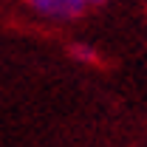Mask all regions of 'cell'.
Returning <instances> with one entry per match:
<instances>
[{
    "label": "cell",
    "mask_w": 147,
    "mask_h": 147,
    "mask_svg": "<svg viewBox=\"0 0 147 147\" xmlns=\"http://www.w3.org/2000/svg\"><path fill=\"white\" fill-rule=\"evenodd\" d=\"M74 54L79 57V59H93V54H91V48H82V45H76V48H74Z\"/></svg>",
    "instance_id": "obj_2"
},
{
    "label": "cell",
    "mask_w": 147,
    "mask_h": 147,
    "mask_svg": "<svg viewBox=\"0 0 147 147\" xmlns=\"http://www.w3.org/2000/svg\"><path fill=\"white\" fill-rule=\"evenodd\" d=\"M26 3L40 17H48V20H71L88 9L82 0H26Z\"/></svg>",
    "instance_id": "obj_1"
},
{
    "label": "cell",
    "mask_w": 147,
    "mask_h": 147,
    "mask_svg": "<svg viewBox=\"0 0 147 147\" xmlns=\"http://www.w3.org/2000/svg\"><path fill=\"white\" fill-rule=\"evenodd\" d=\"M85 6H99V3H105V0H82Z\"/></svg>",
    "instance_id": "obj_3"
}]
</instances>
